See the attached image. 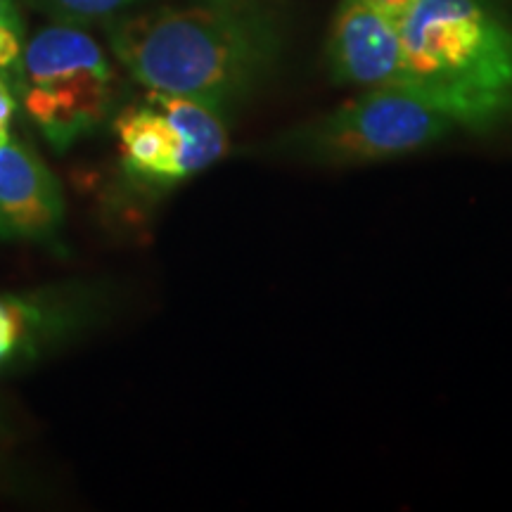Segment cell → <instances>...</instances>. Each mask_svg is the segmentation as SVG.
Wrapping results in <instances>:
<instances>
[{"mask_svg":"<svg viewBox=\"0 0 512 512\" xmlns=\"http://www.w3.org/2000/svg\"><path fill=\"white\" fill-rule=\"evenodd\" d=\"M121 67L147 93L202 100L230 114L271 76L283 41L254 0H192L105 24Z\"/></svg>","mask_w":512,"mask_h":512,"instance_id":"6da1fadb","label":"cell"},{"mask_svg":"<svg viewBox=\"0 0 512 512\" xmlns=\"http://www.w3.org/2000/svg\"><path fill=\"white\" fill-rule=\"evenodd\" d=\"M399 29L403 88L467 131H489L510 117L512 27L482 0H415Z\"/></svg>","mask_w":512,"mask_h":512,"instance_id":"7a4b0ae2","label":"cell"},{"mask_svg":"<svg viewBox=\"0 0 512 512\" xmlns=\"http://www.w3.org/2000/svg\"><path fill=\"white\" fill-rule=\"evenodd\" d=\"M456 128L411 88H368L337 110L264 140L256 152L309 166H361L425 150Z\"/></svg>","mask_w":512,"mask_h":512,"instance_id":"3957f363","label":"cell"},{"mask_svg":"<svg viewBox=\"0 0 512 512\" xmlns=\"http://www.w3.org/2000/svg\"><path fill=\"white\" fill-rule=\"evenodd\" d=\"M114 69L91 34L50 24L24 43L12 86L17 102L46 143L69 150L112 119Z\"/></svg>","mask_w":512,"mask_h":512,"instance_id":"277c9868","label":"cell"},{"mask_svg":"<svg viewBox=\"0 0 512 512\" xmlns=\"http://www.w3.org/2000/svg\"><path fill=\"white\" fill-rule=\"evenodd\" d=\"M328 60L337 83L363 91L401 86L406 64L399 24L370 0H339L328 41Z\"/></svg>","mask_w":512,"mask_h":512,"instance_id":"5b68a950","label":"cell"},{"mask_svg":"<svg viewBox=\"0 0 512 512\" xmlns=\"http://www.w3.org/2000/svg\"><path fill=\"white\" fill-rule=\"evenodd\" d=\"M64 223L62 185L29 143L0 145V240L43 242Z\"/></svg>","mask_w":512,"mask_h":512,"instance_id":"8992f818","label":"cell"},{"mask_svg":"<svg viewBox=\"0 0 512 512\" xmlns=\"http://www.w3.org/2000/svg\"><path fill=\"white\" fill-rule=\"evenodd\" d=\"M112 124L128 181L162 192L192 178L183 133L150 98L121 110Z\"/></svg>","mask_w":512,"mask_h":512,"instance_id":"52a82bcc","label":"cell"},{"mask_svg":"<svg viewBox=\"0 0 512 512\" xmlns=\"http://www.w3.org/2000/svg\"><path fill=\"white\" fill-rule=\"evenodd\" d=\"M95 313L88 294H79L74 302H31L22 297L0 299V368L19 358L38 339V330L72 332L86 325Z\"/></svg>","mask_w":512,"mask_h":512,"instance_id":"ba28073f","label":"cell"},{"mask_svg":"<svg viewBox=\"0 0 512 512\" xmlns=\"http://www.w3.org/2000/svg\"><path fill=\"white\" fill-rule=\"evenodd\" d=\"M147 98L155 102L159 110H164L166 117L183 133L190 176L202 174L228 155V114L219 107L164 93H147Z\"/></svg>","mask_w":512,"mask_h":512,"instance_id":"9c48e42d","label":"cell"},{"mask_svg":"<svg viewBox=\"0 0 512 512\" xmlns=\"http://www.w3.org/2000/svg\"><path fill=\"white\" fill-rule=\"evenodd\" d=\"M31 3L53 17V22L74 24V27H88V24L105 27L107 22L138 10L150 0H31Z\"/></svg>","mask_w":512,"mask_h":512,"instance_id":"30bf717a","label":"cell"},{"mask_svg":"<svg viewBox=\"0 0 512 512\" xmlns=\"http://www.w3.org/2000/svg\"><path fill=\"white\" fill-rule=\"evenodd\" d=\"M22 53H24L22 19L0 24V74L8 76L10 81L17 72Z\"/></svg>","mask_w":512,"mask_h":512,"instance_id":"8fae6325","label":"cell"},{"mask_svg":"<svg viewBox=\"0 0 512 512\" xmlns=\"http://www.w3.org/2000/svg\"><path fill=\"white\" fill-rule=\"evenodd\" d=\"M17 107H19V102H17L15 86H12V81L8 79V76L0 74V145L8 143V140L12 138L10 126H12V119H15Z\"/></svg>","mask_w":512,"mask_h":512,"instance_id":"7c38bea8","label":"cell"},{"mask_svg":"<svg viewBox=\"0 0 512 512\" xmlns=\"http://www.w3.org/2000/svg\"><path fill=\"white\" fill-rule=\"evenodd\" d=\"M370 3H373L380 12H384V15L392 19V22L401 24V19L406 17V12L411 10V5L415 3V0H370Z\"/></svg>","mask_w":512,"mask_h":512,"instance_id":"4fadbf2b","label":"cell"},{"mask_svg":"<svg viewBox=\"0 0 512 512\" xmlns=\"http://www.w3.org/2000/svg\"><path fill=\"white\" fill-rule=\"evenodd\" d=\"M19 17V8H17V0H0V24L5 22H15Z\"/></svg>","mask_w":512,"mask_h":512,"instance_id":"5bb4252c","label":"cell"}]
</instances>
